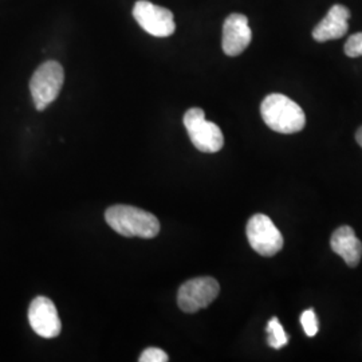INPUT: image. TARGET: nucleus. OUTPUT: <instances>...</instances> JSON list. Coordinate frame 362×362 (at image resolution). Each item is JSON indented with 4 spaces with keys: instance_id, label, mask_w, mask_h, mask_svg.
I'll use <instances>...</instances> for the list:
<instances>
[{
    "instance_id": "obj_16",
    "label": "nucleus",
    "mask_w": 362,
    "mask_h": 362,
    "mask_svg": "<svg viewBox=\"0 0 362 362\" xmlns=\"http://www.w3.org/2000/svg\"><path fill=\"white\" fill-rule=\"evenodd\" d=\"M356 140H357V143L362 148V127L361 128H358L357 130V133H356Z\"/></svg>"
},
{
    "instance_id": "obj_15",
    "label": "nucleus",
    "mask_w": 362,
    "mask_h": 362,
    "mask_svg": "<svg viewBox=\"0 0 362 362\" xmlns=\"http://www.w3.org/2000/svg\"><path fill=\"white\" fill-rule=\"evenodd\" d=\"M168 360V354L158 348H148L144 350L139 358L140 362H167Z\"/></svg>"
},
{
    "instance_id": "obj_10",
    "label": "nucleus",
    "mask_w": 362,
    "mask_h": 362,
    "mask_svg": "<svg viewBox=\"0 0 362 362\" xmlns=\"http://www.w3.org/2000/svg\"><path fill=\"white\" fill-rule=\"evenodd\" d=\"M350 11L342 4H334L324 19L313 30V38L317 42H326L342 38L349 30Z\"/></svg>"
},
{
    "instance_id": "obj_3",
    "label": "nucleus",
    "mask_w": 362,
    "mask_h": 362,
    "mask_svg": "<svg viewBox=\"0 0 362 362\" xmlns=\"http://www.w3.org/2000/svg\"><path fill=\"white\" fill-rule=\"evenodd\" d=\"M64 67L57 61H47L39 66L30 81V91L37 110H45L57 100L64 86Z\"/></svg>"
},
{
    "instance_id": "obj_9",
    "label": "nucleus",
    "mask_w": 362,
    "mask_h": 362,
    "mask_svg": "<svg viewBox=\"0 0 362 362\" xmlns=\"http://www.w3.org/2000/svg\"><path fill=\"white\" fill-rule=\"evenodd\" d=\"M252 39L248 19L243 13H231L223 25L221 47L228 57H236L246 50Z\"/></svg>"
},
{
    "instance_id": "obj_6",
    "label": "nucleus",
    "mask_w": 362,
    "mask_h": 362,
    "mask_svg": "<svg viewBox=\"0 0 362 362\" xmlns=\"http://www.w3.org/2000/svg\"><path fill=\"white\" fill-rule=\"evenodd\" d=\"M247 239L250 246L262 257H274L284 247V236L272 220L257 214L247 223Z\"/></svg>"
},
{
    "instance_id": "obj_5",
    "label": "nucleus",
    "mask_w": 362,
    "mask_h": 362,
    "mask_svg": "<svg viewBox=\"0 0 362 362\" xmlns=\"http://www.w3.org/2000/svg\"><path fill=\"white\" fill-rule=\"evenodd\" d=\"M219 282L211 276H200L184 282L177 293V305L188 314L206 309L219 296Z\"/></svg>"
},
{
    "instance_id": "obj_13",
    "label": "nucleus",
    "mask_w": 362,
    "mask_h": 362,
    "mask_svg": "<svg viewBox=\"0 0 362 362\" xmlns=\"http://www.w3.org/2000/svg\"><path fill=\"white\" fill-rule=\"evenodd\" d=\"M300 324L308 337L317 336L318 333V321H317V315L313 309L305 310L300 315Z\"/></svg>"
},
{
    "instance_id": "obj_8",
    "label": "nucleus",
    "mask_w": 362,
    "mask_h": 362,
    "mask_svg": "<svg viewBox=\"0 0 362 362\" xmlns=\"http://www.w3.org/2000/svg\"><path fill=\"white\" fill-rule=\"evenodd\" d=\"M28 322L33 330L43 338H55L62 330L58 310L52 299L47 297L33 299L28 308Z\"/></svg>"
},
{
    "instance_id": "obj_1",
    "label": "nucleus",
    "mask_w": 362,
    "mask_h": 362,
    "mask_svg": "<svg viewBox=\"0 0 362 362\" xmlns=\"http://www.w3.org/2000/svg\"><path fill=\"white\" fill-rule=\"evenodd\" d=\"M110 228L125 238L152 239L160 233V221L153 214L132 206H113L105 212Z\"/></svg>"
},
{
    "instance_id": "obj_11",
    "label": "nucleus",
    "mask_w": 362,
    "mask_h": 362,
    "mask_svg": "<svg viewBox=\"0 0 362 362\" xmlns=\"http://www.w3.org/2000/svg\"><path fill=\"white\" fill-rule=\"evenodd\" d=\"M332 250L346 262L349 267H356L362 257V243L349 226L337 228L330 239Z\"/></svg>"
},
{
    "instance_id": "obj_7",
    "label": "nucleus",
    "mask_w": 362,
    "mask_h": 362,
    "mask_svg": "<svg viewBox=\"0 0 362 362\" xmlns=\"http://www.w3.org/2000/svg\"><path fill=\"white\" fill-rule=\"evenodd\" d=\"M133 16L143 30L157 38L170 37L176 30L173 13L148 0H139L134 4Z\"/></svg>"
},
{
    "instance_id": "obj_14",
    "label": "nucleus",
    "mask_w": 362,
    "mask_h": 362,
    "mask_svg": "<svg viewBox=\"0 0 362 362\" xmlns=\"http://www.w3.org/2000/svg\"><path fill=\"white\" fill-rule=\"evenodd\" d=\"M345 54L350 58L362 57V31L351 35L345 43Z\"/></svg>"
},
{
    "instance_id": "obj_4",
    "label": "nucleus",
    "mask_w": 362,
    "mask_h": 362,
    "mask_svg": "<svg viewBox=\"0 0 362 362\" xmlns=\"http://www.w3.org/2000/svg\"><path fill=\"white\" fill-rule=\"evenodd\" d=\"M184 127L194 145L203 153H216L224 145L223 132L219 127L206 119L204 110L192 107L184 115Z\"/></svg>"
},
{
    "instance_id": "obj_12",
    "label": "nucleus",
    "mask_w": 362,
    "mask_h": 362,
    "mask_svg": "<svg viewBox=\"0 0 362 362\" xmlns=\"http://www.w3.org/2000/svg\"><path fill=\"white\" fill-rule=\"evenodd\" d=\"M266 333H267V342L272 349H282L288 342V336L286 334L284 326L281 325L276 317H272L269 321Z\"/></svg>"
},
{
    "instance_id": "obj_2",
    "label": "nucleus",
    "mask_w": 362,
    "mask_h": 362,
    "mask_svg": "<svg viewBox=\"0 0 362 362\" xmlns=\"http://www.w3.org/2000/svg\"><path fill=\"white\" fill-rule=\"evenodd\" d=\"M260 115L270 129L282 134L298 133L306 125V116L302 107L291 98L278 93L263 100Z\"/></svg>"
}]
</instances>
